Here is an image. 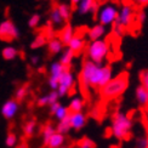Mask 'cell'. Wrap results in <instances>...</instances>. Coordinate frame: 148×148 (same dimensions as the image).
<instances>
[{
	"mask_svg": "<svg viewBox=\"0 0 148 148\" xmlns=\"http://www.w3.org/2000/svg\"><path fill=\"white\" fill-rule=\"evenodd\" d=\"M113 78V71L109 66L96 64L86 60L83 63L82 72L79 75V83L83 90L90 88H103Z\"/></svg>",
	"mask_w": 148,
	"mask_h": 148,
	"instance_id": "obj_1",
	"label": "cell"
},
{
	"mask_svg": "<svg viewBox=\"0 0 148 148\" xmlns=\"http://www.w3.org/2000/svg\"><path fill=\"white\" fill-rule=\"evenodd\" d=\"M129 80L126 74H119L116 77H113L109 82L101 88V96L106 100H113L121 96L127 89Z\"/></svg>",
	"mask_w": 148,
	"mask_h": 148,
	"instance_id": "obj_2",
	"label": "cell"
},
{
	"mask_svg": "<svg viewBox=\"0 0 148 148\" xmlns=\"http://www.w3.org/2000/svg\"><path fill=\"white\" fill-rule=\"evenodd\" d=\"M132 129V120L127 114L123 112H116L113 115L110 131L116 140H125L129 137Z\"/></svg>",
	"mask_w": 148,
	"mask_h": 148,
	"instance_id": "obj_3",
	"label": "cell"
},
{
	"mask_svg": "<svg viewBox=\"0 0 148 148\" xmlns=\"http://www.w3.org/2000/svg\"><path fill=\"white\" fill-rule=\"evenodd\" d=\"M109 55V44L107 40L100 39L90 41L86 46V56L88 60L96 64H103Z\"/></svg>",
	"mask_w": 148,
	"mask_h": 148,
	"instance_id": "obj_4",
	"label": "cell"
},
{
	"mask_svg": "<svg viewBox=\"0 0 148 148\" xmlns=\"http://www.w3.org/2000/svg\"><path fill=\"white\" fill-rule=\"evenodd\" d=\"M118 11L119 8L114 3H106L101 6H98L96 11V17L97 21L102 26H113L116 17H118Z\"/></svg>",
	"mask_w": 148,
	"mask_h": 148,
	"instance_id": "obj_5",
	"label": "cell"
},
{
	"mask_svg": "<svg viewBox=\"0 0 148 148\" xmlns=\"http://www.w3.org/2000/svg\"><path fill=\"white\" fill-rule=\"evenodd\" d=\"M20 29L11 20H4L0 22V40L14 41L20 38Z\"/></svg>",
	"mask_w": 148,
	"mask_h": 148,
	"instance_id": "obj_6",
	"label": "cell"
},
{
	"mask_svg": "<svg viewBox=\"0 0 148 148\" xmlns=\"http://www.w3.org/2000/svg\"><path fill=\"white\" fill-rule=\"evenodd\" d=\"M74 84H75V77L74 74L68 69H66L63 72V74L61 75V78L58 79V86H57V94L58 97H64L71 92V90L73 89Z\"/></svg>",
	"mask_w": 148,
	"mask_h": 148,
	"instance_id": "obj_7",
	"label": "cell"
},
{
	"mask_svg": "<svg viewBox=\"0 0 148 148\" xmlns=\"http://www.w3.org/2000/svg\"><path fill=\"white\" fill-rule=\"evenodd\" d=\"M134 6H131L130 4H124L118 11V17H116L114 24H119L123 28H126L134 22Z\"/></svg>",
	"mask_w": 148,
	"mask_h": 148,
	"instance_id": "obj_8",
	"label": "cell"
},
{
	"mask_svg": "<svg viewBox=\"0 0 148 148\" xmlns=\"http://www.w3.org/2000/svg\"><path fill=\"white\" fill-rule=\"evenodd\" d=\"M66 69H68V67H64L63 64H61L58 61L56 62H52L50 64V68H49V80H47V84L50 86L51 90H57V86H58V79L61 78V75L63 74V72Z\"/></svg>",
	"mask_w": 148,
	"mask_h": 148,
	"instance_id": "obj_9",
	"label": "cell"
},
{
	"mask_svg": "<svg viewBox=\"0 0 148 148\" xmlns=\"http://www.w3.org/2000/svg\"><path fill=\"white\" fill-rule=\"evenodd\" d=\"M18 112H20V102L16 101L15 98H10V100L5 101L0 108V113L6 120L14 119Z\"/></svg>",
	"mask_w": 148,
	"mask_h": 148,
	"instance_id": "obj_10",
	"label": "cell"
},
{
	"mask_svg": "<svg viewBox=\"0 0 148 148\" xmlns=\"http://www.w3.org/2000/svg\"><path fill=\"white\" fill-rule=\"evenodd\" d=\"M97 9H98V4L96 0H80L77 5V12L82 16L88 15L90 12L96 14Z\"/></svg>",
	"mask_w": 148,
	"mask_h": 148,
	"instance_id": "obj_11",
	"label": "cell"
},
{
	"mask_svg": "<svg viewBox=\"0 0 148 148\" xmlns=\"http://www.w3.org/2000/svg\"><path fill=\"white\" fill-rule=\"evenodd\" d=\"M69 123L71 127L74 130H82L86 124V115L83 112L69 113Z\"/></svg>",
	"mask_w": 148,
	"mask_h": 148,
	"instance_id": "obj_12",
	"label": "cell"
},
{
	"mask_svg": "<svg viewBox=\"0 0 148 148\" xmlns=\"http://www.w3.org/2000/svg\"><path fill=\"white\" fill-rule=\"evenodd\" d=\"M85 36L82 35V34H74V36L72 38V40L68 42L67 47L71 49V50L74 52V53H79L84 50L85 47Z\"/></svg>",
	"mask_w": 148,
	"mask_h": 148,
	"instance_id": "obj_13",
	"label": "cell"
},
{
	"mask_svg": "<svg viewBox=\"0 0 148 148\" xmlns=\"http://www.w3.org/2000/svg\"><path fill=\"white\" fill-rule=\"evenodd\" d=\"M104 34H106V27L102 26V24H100V23H97V24H95V26H92L91 28H89L88 33H86V35H88L90 41L100 40L104 36Z\"/></svg>",
	"mask_w": 148,
	"mask_h": 148,
	"instance_id": "obj_14",
	"label": "cell"
},
{
	"mask_svg": "<svg viewBox=\"0 0 148 148\" xmlns=\"http://www.w3.org/2000/svg\"><path fill=\"white\" fill-rule=\"evenodd\" d=\"M75 34L74 32V28L71 26V24H66V26L61 29V32L58 34V39L61 40L63 45H68V42L72 40V38Z\"/></svg>",
	"mask_w": 148,
	"mask_h": 148,
	"instance_id": "obj_15",
	"label": "cell"
},
{
	"mask_svg": "<svg viewBox=\"0 0 148 148\" xmlns=\"http://www.w3.org/2000/svg\"><path fill=\"white\" fill-rule=\"evenodd\" d=\"M64 142H66L64 135L58 134V132H55L52 136L49 138L47 143H46V147H49V148H62L63 145H64Z\"/></svg>",
	"mask_w": 148,
	"mask_h": 148,
	"instance_id": "obj_16",
	"label": "cell"
},
{
	"mask_svg": "<svg viewBox=\"0 0 148 148\" xmlns=\"http://www.w3.org/2000/svg\"><path fill=\"white\" fill-rule=\"evenodd\" d=\"M63 44L58 38H51L47 41V50L51 55H58L63 51Z\"/></svg>",
	"mask_w": 148,
	"mask_h": 148,
	"instance_id": "obj_17",
	"label": "cell"
},
{
	"mask_svg": "<svg viewBox=\"0 0 148 148\" xmlns=\"http://www.w3.org/2000/svg\"><path fill=\"white\" fill-rule=\"evenodd\" d=\"M60 55H61V56H60L58 62L61 64H63L64 67H68V68H69V66L72 64L74 57H75V53H74L71 49L67 47V49H63V51L61 52Z\"/></svg>",
	"mask_w": 148,
	"mask_h": 148,
	"instance_id": "obj_18",
	"label": "cell"
},
{
	"mask_svg": "<svg viewBox=\"0 0 148 148\" xmlns=\"http://www.w3.org/2000/svg\"><path fill=\"white\" fill-rule=\"evenodd\" d=\"M1 56L5 61H14L18 56V49L14 45H6L1 50Z\"/></svg>",
	"mask_w": 148,
	"mask_h": 148,
	"instance_id": "obj_19",
	"label": "cell"
},
{
	"mask_svg": "<svg viewBox=\"0 0 148 148\" xmlns=\"http://www.w3.org/2000/svg\"><path fill=\"white\" fill-rule=\"evenodd\" d=\"M83 108H84V101L82 97L79 96H74L69 104H68V110L69 113H77V112H83Z\"/></svg>",
	"mask_w": 148,
	"mask_h": 148,
	"instance_id": "obj_20",
	"label": "cell"
},
{
	"mask_svg": "<svg viewBox=\"0 0 148 148\" xmlns=\"http://www.w3.org/2000/svg\"><path fill=\"white\" fill-rule=\"evenodd\" d=\"M135 96H136V101L141 104V106H148V91L142 85L137 86Z\"/></svg>",
	"mask_w": 148,
	"mask_h": 148,
	"instance_id": "obj_21",
	"label": "cell"
},
{
	"mask_svg": "<svg viewBox=\"0 0 148 148\" xmlns=\"http://www.w3.org/2000/svg\"><path fill=\"white\" fill-rule=\"evenodd\" d=\"M49 21H50V23L52 24V26L55 27H60V26H62L63 24V18L61 17L60 15V12L57 10V8H52L51 11H50V14H49Z\"/></svg>",
	"mask_w": 148,
	"mask_h": 148,
	"instance_id": "obj_22",
	"label": "cell"
},
{
	"mask_svg": "<svg viewBox=\"0 0 148 148\" xmlns=\"http://www.w3.org/2000/svg\"><path fill=\"white\" fill-rule=\"evenodd\" d=\"M56 8H57L60 15H61V17L63 18L64 22L71 20V17H72V8H71L69 4L61 3V4H58V5L56 6Z\"/></svg>",
	"mask_w": 148,
	"mask_h": 148,
	"instance_id": "obj_23",
	"label": "cell"
},
{
	"mask_svg": "<svg viewBox=\"0 0 148 148\" xmlns=\"http://www.w3.org/2000/svg\"><path fill=\"white\" fill-rule=\"evenodd\" d=\"M55 129H56V132H58V134H62V135L68 134L71 131V129H72L71 127V123H69V115L67 116V118L60 120L57 126Z\"/></svg>",
	"mask_w": 148,
	"mask_h": 148,
	"instance_id": "obj_24",
	"label": "cell"
},
{
	"mask_svg": "<svg viewBox=\"0 0 148 148\" xmlns=\"http://www.w3.org/2000/svg\"><path fill=\"white\" fill-rule=\"evenodd\" d=\"M56 132V129H55V126L52 124H46L44 127H42L41 130V136H42V142H44V145L46 146L49 138H50L52 135Z\"/></svg>",
	"mask_w": 148,
	"mask_h": 148,
	"instance_id": "obj_25",
	"label": "cell"
},
{
	"mask_svg": "<svg viewBox=\"0 0 148 148\" xmlns=\"http://www.w3.org/2000/svg\"><path fill=\"white\" fill-rule=\"evenodd\" d=\"M35 130H36V121L34 119H30V120L24 123V125H23V134L26 135L27 137L33 136Z\"/></svg>",
	"mask_w": 148,
	"mask_h": 148,
	"instance_id": "obj_26",
	"label": "cell"
},
{
	"mask_svg": "<svg viewBox=\"0 0 148 148\" xmlns=\"http://www.w3.org/2000/svg\"><path fill=\"white\" fill-rule=\"evenodd\" d=\"M47 39H46V36L44 35V34H38L35 36V38L33 39V41L30 42V47L33 49V50H36V49H40V47H42L45 44H46V41Z\"/></svg>",
	"mask_w": 148,
	"mask_h": 148,
	"instance_id": "obj_27",
	"label": "cell"
},
{
	"mask_svg": "<svg viewBox=\"0 0 148 148\" xmlns=\"http://www.w3.org/2000/svg\"><path fill=\"white\" fill-rule=\"evenodd\" d=\"M28 92H29V86L28 85H22V86H20V88H17V90L15 92V100L18 101V102L23 101L24 98L27 97Z\"/></svg>",
	"mask_w": 148,
	"mask_h": 148,
	"instance_id": "obj_28",
	"label": "cell"
},
{
	"mask_svg": "<svg viewBox=\"0 0 148 148\" xmlns=\"http://www.w3.org/2000/svg\"><path fill=\"white\" fill-rule=\"evenodd\" d=\"M53 115H55V118H56L58 121L62 120V119H64V118H67V116L69 115L68 107L63 106V104H60V107L56 109V112L53 113Z\"/></svg>",
	"mask_w": 148,
	"mask_h": 148,
	"instance_id": "obj_29",
	"label": "cell"
},
{
	"mask_svg": "<svg viewBox=\"0 0 148 148\" xmlns=\"http://www.w3.org/2000/svg\"><path fill=\"white\" fill-rule=\"evenodd\" d=\"M40 21H41V17L39 14H33L28 18V27L29 28H36L40 24Z\"/></svg>",
	"mask_w": 148,
	"mask_h": 148,
	"instance_id": "obj_30",
	"label": "cell"
},
{
	"mask_svg": "<svg viewBox=\"0 0 148 148\" xmlns=\"http://www.w3.org/2000/svg\"><path fill=\"white\" fill-rule=\"evenodd\" d=\"M16 145H17V136L15 134H9L5 138V146L9 147V148H12Z\"/></svg>",
	"mask_w": 148,
	"mask_h": 148,
	"instance_id": "obj_31",
	"label": "cell"
},
{
	"mask_svg": "<svg viewBox=\"0 0 148 148\" xmlns=\"http://www.w3.org/2000/svg\"><path fill=\"white\" fill-rule=\"evenodd\" d=\"M46 96H47V106H50V104H52V103L58 102V98H60V97H58L57 91L51 90Z\"/></svg>",
	"mask_w": 148,
	"mask_h": 148,
	"instance_id": "obj_32",
	"label": "cell"
},
{
	"mask_svg": "<svg viewBox=\"0 0 148 148\" xmlns=\"http://www.w3.org/2000/svg\"><path fill=\"white\" fill-rule=\"evenodd\" d=\"M79 148H95V142L92 140L85 137L79 142Z\"/></svg>",
	"mask_w": 148,
	"mask_h": 148,
	"instance_id": "obj_33",
	"label": "cell"
},
{
	"mask_svg": "<svg viewBox=\"0 0 148 148\" xmlns=\"http://www.w3.org/2000/svg\"><path fill=\"white\" fill-rule=\"evenodd\" d=\"M136 148H148V136H140L136 140Z\"/></svg>",
	"mask_w": 148,
	"mask_h": 148,
	"instance_id": "obj_34",
	"label": "cell"
},
{
	"mask_svg": "<svg viewBox=\"0 0 148 148\" xmlns=\"http://www.w3.org/2000/svg\"><path fill=\"white\" fill-rule=\"evenodd\" d=\"M141 85L148 91V71L141 73Z\"/></svg>",
	"mask_w": 148,
	"mask_h": 148,
	"instance_id": "obj_35",
	"label": "cell"
},
{
	"mask_svg": "<svg viewBox=\"0 0 148 148\" xmlns=\"http://www.w3.org/2000/svg\"><path fill=\"white\" fill-rule=\"evenodd\" d=\"M131 6H136V8H143L148 5V0H129Z\"/></svg>",
	"mask_w": 148,
	"mask_h": 148,
	"instance_id": "obj_36",
	"label": "cell"
},
{
	"mask_svg": "<svg viewBox=\"0 0 148 148\" xmlns=\"http://www.w3.org/2000/svg\"><path fill=\"white\" fill-rule=\"evenodd\" d=\"M145 21H146V12L141 10V11L137 12V15H136V22L140 24V26H142V24L145 23Z\"/></svg>",
	"mask_w": 148,
	"mask_h": 148,
	"instance_id": "obj_37",
	"label": "cell"
},
{
	"mask_svg": "<svg viewBox=\"0 0 148 148\" xmlns=\"http://www.w3.org/2000/svg\"><path fill=\"white\" fill-rule=\"evenodd\" d=\"M124 29L125 28H123L121 26H119V24H113V33H114V35L119 36V38L124 34Z\"/></svg>",
	"mask_w": 148,
	"mask_h": 148,
	"instance_id": "obj_38",
	"label": "cell"
},
{
	"mask_svg": "<svg viewBox=\"0 0 148 148\" xmlns=\"http://www.w3.org/2000/svg\"><path fill=\"white\" fill-rule=\"evenodd\" d=\"M36 104H38L39 107H45V106H47V96H46V95L40 96L38 100H36Z\"/></svg>",
	"mask_w": 148,
	"mask_h": 148,
	"instance_id": "obj_39",
	"label": "cell"
},
{
	"mask_svg": "<svg viewBox=\"0 0 148 148\" xmlns=\"http://www.w3.org/2000/svg\"><path fill=\"white\" fill-rule=\"evenodd\" d=\"M40 62V57L38 56V55H32L30 56V63H32L33 66H36Z\"/></svg>",
	"mask_w": 148,
	"mask_h": 148,
	"instance_id": "obj_40",
	"label": "cell"
},
{
	"mask_svg": "<svg viewBox=\"0 0 148 148\" xmlns=\"http://www.w3.org/2000/svg\"><path fill=\"white\" fill-rule=\"evenodd\" d=\"M60 102H56V103H52V104H50V106H49V107H50V113L51 114H53L55 112H56V109L60 107Z\"/></svg>",
	"mask_w": 148,
	"mask_h": 148,
	"instance_id": "obj_41",
	"label": "cell"
},
{
	"mask_svg": "<svg viewBox=\"0 0 148 148\" xmlns=\"http://www.w3.org/2000/svg\"><path fill=\"white\" fill-rule=\"evenodd\" d=\"M79 1H80V0H71V4H72V5H74V6H77Z\"/></svg>",
	"mask_w": 148,
	"mask_h": 148,
	"instance_id": "obj_42",
	"label": "cell"
},
{
	"mask_svg": "<svg viewBox=\"0 0 148 148\" xmlns=\"http://www.w3.org/2000/svg\"><path fill=\"white\" fill-rule=\"evenodd\" d=\"M147 129H148V123H147Z\"/></svg>",
	"mask_w": 148,
	"mask_h": 148,
	"instance_id": "obj_43",
	"label": "cell"
},
{
	"mask_svg": "<svg viewBox=\"0 0 148 148\" xmlns=\"http://www.w3.org/2000/svg\"><path fill=\"white\" fill-rule=\"evenodd\" d=\"M62 148H64V147H62Z\"/></svg>",
	"mask_w": 148,
	"mask_h": 148,
	"instance_id": "obj_44",
	"label": "cell"
}]
</instances>
